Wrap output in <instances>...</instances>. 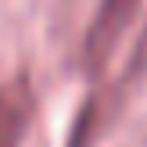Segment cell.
<instances>
[{"instance_id":"2","label":"cell","mask_w":147,"mask_h":147,"mask_svg":"<svg viewBox=\"0 0 147 147\" xmlns=\"http://www.w3.org/2000/svg\"><path fill=\"white\" fill-rule=\"evenodd\" d=\"M32 115H36V97L25 79L0 83V147H22Z\"/></svg>"},{"instance_id":"1","label":"cell","mask_w":147,"mask_h":147,"mask_svg":"<svg viewBox=\"0 0 147 147\" xmlns=\"http://www.w3.org/2000/svg\"><path fill=\"white\" fill-rule=\"evenodd\" d=\"M144 0H100L97 11H93V22L83 36V65L93 79L104 76V68L111 65L115 50H119L122 36L129 32V25L136 22Z\"/></svg>"}]
</instances>
